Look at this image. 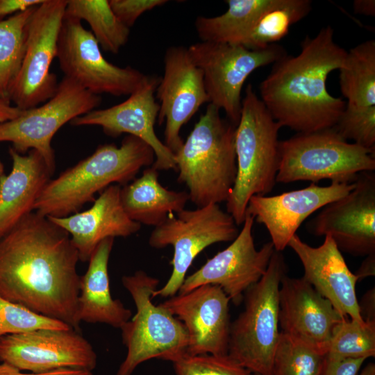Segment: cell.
<instances>
[{"mask_svg":"<svg viewBox=\"0 0 375 375\" xmlns=\"http://www.w3.org/2000/svg\"><path fill=\"white\" fill-rule=\"evenodd\" d=\"M56 58L64 76L97 95H130L147 76L130 66L121 67L108 62L91 31L79 19L66 16L58 40Z\"/></svg>","mask_w":375,"mask_h":375,"instance_id":"13","label":"cell"},{"mask_svg":"<svg viewBox=\"0 0 375 375\" xmlns=\"http://www.w3.org/2000/svg\"><path fill=\"white\" fill-rule=\"evenodd\" d=\"M121 186L111 185L101 192L92 206L66 217H48L70 235L79 260L88 262L97 245L108 238H127L138 232L141 224L125 212L120 199Z\"/></svg>","mask_w":375,"mask_h":375,"instance_id":"23","label":"cell"},{"mask_svg":"<svg viewBox=\"0 0 375 375\" xmlns=\"http://www.w3.org/2000/svg\"><path fill=\"white\" fill-rule=\"evenodd\" d=\"M44 0H0V21L10 15L23 12L30 8L39 6Z\"/></svg>","mask_w":375,"mask_h":375,"instance_id":"39","label":"cell"},{"mask_svg":"<svg viewBox=\"0 0 375 375\" xmlns=\"http://www.w3.org/2000/svg\"><path fill=\"white\" fill-rule=\"evenodd\" d=\"M276 181L288 183L322 179L353 183L360 173L375 169V151L341 137L335 128L298 133L279 141Z\"/></svg>","mask_w":375,"mask_h":375,"instance_id":"8","label":"cell"},{"mask_svg":"<svg viewBox=\"0 0 375 375\" xmlns=\"http://www.w3.org/2000/svg\"><path fill=\"white\" fill-rule=\"evenodd\" d=\"M374 255L367 256V259L362 264L358 273L356 274L360 278L361 276L374 275Z\"/></svg>","mask_w":375,"mask_h":375,"instance_id":"43","label":"cell"},{"mask_svg":"<svg viewBox=\"0 0 375 375\" xmlns=\"http://www.w3.org/2000/svg\"><path fill=\"white\" fill-rule=\"evenodd\" d=\"M235 133L237 174L226 201V212L243 224L250 198L274 188L279 167L278 131L274 119L251 84L245 88Z\"/></svg>","mask_w":375,"mask_h":375,"instance_id":"5","label":"cell"},{"mask_svg":"<svg viewBox=\"0 0 375 375\" xmlns=\"http://www.w3.org/2000/svg\"><path fill=\"white\" fill-rule=\"evenodd\" d=\"M253 222V217L246 213L242 228L232 243L185 277L178 294L203 285H216L235 306L240 305L245 292L266 272L275 251L271 241L259 250L256 249L252 235Z\"/></svg>","mask_w":375,"mask_h":375,"instance_id":"16","label":"cell"},{"mask_svg":"<svg viewBox=\"0 0 375 375\" xmlns=\"http://www.w3.org/2000/svg\"><path fill=\"white\" fill-rule=\"evenodd\" d=\"M290 247L299 257L303 278L342 315L364 322L356 297L358 276L349 269L333 239L325 235L324 242L313 247L295 234Z\"/></svg>","mask_w":375,"mask_h":375,"instance_id":"22","label":"cell"},{"mask_svg":"<svg viewBox=\"0 0 375 375\" xmlns=\"http://www.w3.org/2000/svg\"><path fill=\"white\" fill-rule=\"evenodd\" d=\"M227 10L216 17H198L194 23L201 42L242 44L257 20L274 0H228Z\"/></svg>","mask_w":375,"mask_h":375,"instance_id":"27","label":"cell"},{"mask_svg":"<svg viewBox=\"0 0 375 375\" xmlns=\"http://www.w3.org/2000/svg\"><path fill=\"white\" fill-rule=\"evenodd\" d=\"M230 299L216 285H203L160 303L184 324L187 354L228 355Z\"/></svg>","mask_w":375,"mask_h":375,"instance_id":"19","label":"cell"},{"mask_svg":"<svg viewBox=\"0 0 375 375\" xmlns=\"http://www.w3.org/2000/svg\"><path fill=\"white\" fill-rule=\"evenodd\" d=\"M342 315L303 277L285 274L279 288V324L282 333L317 348H325Z\"/></svg>","mask_w":375,"mask_h":375,"instance_id":"21","label":"cell"},{"mask_svg":"<svg viewBox=\"0 0 375 375\" xmlns=\"http://www.w3.org/2000/svg\"><path fill=\"white\" fill-rule=\"evenodd\" d=\"M325 353L280 331L271 375H320Z\"/></svg>","mask_w":375,"mask_h":375,"instance_id":"33","label":"cell"},{"mask_svg":"<svg viewBox=\"0 0 375 375\" xmlns=\"http://www.w3.org/2000/svg\"><path fill=\"white\" fill-rule=\"evenodd\" d=\"M254 375H258V374H254Z\"/></svg>","mask_w":375,"mask_h":375,"instance_id":"46","label":"cell"},{"mask_svg":"<svg viewBox=\"0 0 375 375\" xmlns=\"http://www.w3.org/2000/svg\"><path fill=\"white\" fill-rule=\"evenodd\" d=\"M160 78L147 75L140 85L123 102L103 109H94L72 120L71 125L98 126L113 138L123 133L137 137L153 149V168L157 171L176 169L174 153L158 138L154 129L160 109L154 94Z\"/></svg>","mask_w":375,"mask_h":375,"instance_id":"18","label":"cell"},{"mask_svg":"<svg viewBox=\"0 0 375 375\" xmlns=\"http://www.w3.org/2000/svg\"><path fill=\"white\" fill-rule=\"evenodd\" d=\"M353 8L357 14L371 17L375 15L374 0H356L353 3Z\"/></svg>","mask_w":375,"mask_h":375,"instance_id":"42","label":"cell"},{"mask_svg":"<svg viewBox=\"0 0 375 375\" xmlns=\"http://www.w3.org/2000/svg\"><path fill=\"white\" fill-rule=\"evenodd\" d=\"M69 328L71 327L59 320L38 314L0 297V338L40 328Z\"/></svg>","mask_w":375,"mask_h":375,"instance_id":"34","label":"cell"},{"mask_svg":"<svg viewBox=\"0 0 375 375\" xmlns=\"http://www.w3.org/2000/svg\"><path fill=\"white\" fill-rule=\"evenodd\" d=\"M236 126L208 103L178 151L174 154L178 182L188 189L197 208L226 201L237 174Z\"/></svg>","mask_w":375,"mask_h":375,"instance_id":"4","label":"cell"},{"mask_svg":"<svg viewBox=\"0 0 375 375\" xmlns=\"http://www.w3.org/2000/svg\"><path fill=\"white\" fill-rule=\"evenodd\" d=\"M155 154L141 139L127 135L121 145L99 146L89 156L51 179L38 198L34 210L61 217L78 212L95 194L113 183L125 185L143 167H151Z\"/></svg>","mask_w":375,"mask_h":375,"instance_id":"3","label":"cell"},{"mask_svg":"<svg viewBox=\"0 0 375 375\" xmlns=\"http://www.w3.org/2000/svg\"><path fill=\"white\" fill-rule=\"evenodd\" d=\"M333 128L346 140L375 151V106L355 108L346 105Z\"/></svg>","mask_w":375,"mask_h":375,"instance_id":"35","label":"cell"},{"mask_svg":"<svg viewBox=\"0 0 375 375\" xmlns=\"http://www.w3.org/2000/svg\"><path fill=\"white\" fill-rule=\"evenodd\" d=\"M311 10L310 0H274L242 45L251 50H260L276 44L288 34L292 25L306 17Z\"/></svg>","mask_w":375,"mask_h":375,"instance_id":"30","label":"cell"},{"mask_svg":"<svg viewBox=\"0 0 375 375\" xmlns=\"http://www.w3.org/2000/svg\"><path fill=\"white\" fill-rule=\"evenodd\" d=\"M65 16L87 22L106 51L117 54L128 40L130 28L117 19L108 0H67Z\"/></svg>","mask_w":375,"mask_h":375,"instance_id":"29","label":"cell"},{"mask_svg":"<svg viewBox=\"0 0 375 375\" xmlns=\"http://www.w3.org/2000/svg\"><path fill=\"white\" fill-rule=\"evenodd\" d=\"M359 375H375V365L369 363L362 371Z\"/></svg>","mask_w":375,"mask_h":375,"instance_id":"44","label":"cell"},{"mask_svg":"<svg viewBox=\"0 0 375 375\" xmlns=\"http://www.w3.org/2000/svg\"><path fill=\"white\" fill-rule=\"evenodd\" d=\"M113 238L102 240L92 253L85 273L81 276L77 317L80 322L101 323L121 328L131 317V311L112 297L108 262Z\"/></svg>","mask_w":375,"mask_h":375,"instance_id":"25","label":"cell"},{"mask_svg":"<svg viewBox=\"0 0 375 375\" xmlns=\"http://www.w3.org/2000/svg\"><path fill=\"white\" fill-rule=\"evenodd\" d=\"M365 358H338L325 355L320 375H359Z\"/></svg>","mask_w":375,"mask_h":375,"instance_id":"38","label":"cell"},{"mask_svg":"<svg viewBox=\"0 0 375 375\" xmlns=\"http://www.w3.org/2000/svg\"><path fill=\"white\" fill-rule=\"evenodd\" d=\"M100 95L93 94L64 76L55 94L40 106L22 110L15 118L0 123V142H9L17 152L34 149L53 174L56 168L51 140L66 123L97 109Z\"/></svg>","mask_w":375,"mask_h":375,"instance_id":"11","label":"cell"},{"mask_svg":"<svg viewBox=\"0 0 375 375\" xmlns=\"http://www.w3.org/2000/svg\"><path fill=\"white\" fill-rule=\"evenodd\" d=\"M347 53L328 25L312 38L306 35L297 56L273 63L259 85L260 99L281 127L310 133L335 126L347 103L328 92L326 80Z\"/></svg>","mask_w":375,"mask_h":375,"instance_id":"2","label":"cell"},{"mask_svg":"<svg viewBox=\"0 0 375 375\" xmlns=\"http://www.w3.org/2000/svg\"><path fill=\"white\" fill-rule=\"evenodd\" d=\"M172 363L176 375H254L228 355L185 354Z\"/></svg>","mask_w":375,"mask_h":375,"instance_id":"36","label":"cell"},{"mask_svg":"<svg viewBox=\"0 0 375 375\" xmlns=\"http://www.w3.org/2000/svg\"><path fill=\"white\" fill-rule=\"evenodd\" d=\"M0 375H94L92 372L80 369H62L51 372L35 374L22 372L17 368L3 362H0Z\"/></svg>","mask_w":375,"mask_h":375,"instance_id":"40","label":"cell"},{"mask_svg":"<svg viewBox=\"0 0 375 375\" xmlns=\"http://www.w3.org/2000/svg\"><path fill=\"white\" fill-rule=\"evenodd\" d=\"M164 72L156 89L158 123H165L164 144L174 154L183 144L180 131L205 103H209L201 70L188 47L171 46L164 55Z\"/></svg>","mask_w":375,"mask_h":375,"instance_id":"17","label":"cell"},{"mask_svg":"<svg viewBox=\"0 0 375 375\" xmlns=\"http://www.w3.org/2000/svg\"><path fill=\"white\" fill-rule=\"evenodd\" d=\"M10 172L0 177V239L34 210L35 203L53 175L42 156L9 149Z\"/></svg>","mask_w":375,"mask_h":375,"instance_id":"24","label":"cell"},{"mask_svg":"<svg viewBox=\"0 0 375 375\" xmlns=\"http://www.w3.org/2000/svg\"><path fill=\"white\" fill-rule=\"evenodd\" d=\"M117 19L128 28L132 27L145 12L168 2L167 0H108Z\"/></svg>","mask_w":375,"mask_h":375,"instance_id":"37","label":"cell"},{"mask_svg":"<svg viewBox=\"0 0 375 375\" xmlns=\"http://www.w3.org/2000/svg\"><path fill=\"white\" fill-rule=\"evenodd\" d=\"M122 283L133 298L136 312L120 328L127 353L116 375H132L138 365L152 358L173 362L187 354L184 324L160 304L152 303L158 279L138 270L123 276Z\"/></svg>","mask_w":375,"mask_h":375,"instance_id":"6","label":"cell"},{"mask_svg":"<svg viewBox=\"0 0 375 375\" xmlns=\"http://www.w3.org/2000/svg\"><path fill=\"white\" fill-rule=\"evenodd\" d=\"M354 186V182H331L328 186L312 183L305 188L278 195H254L248 202L246 213L265 226L274 249L281 252L307 217L345 196Z\"/></svg>","mask_w":375,"mask_h":375,"instance_id":"20","label":"cell"},{"mask_svg":"<svg viewBox=\"0 0 375 375\" xmlns=\"http://www.w3.org/2000/svg\"><path fill=\"white\" fill-rule=\"evenodd\" d=\"M37 6L0 21V99L8 102L24 56L28 24Z\"/></svg>","mask_w":375,"mask_h":375,"instance_id":"31","label":"cell"},{"mask_svg":"<svg viewBox=\"0 0 375 375\" xmlns=\"http://www.w3.org/2000/svg\"><path fill=\"white\" fill-rule=\"evenodd\" d=\"M70 235L33 211L0 239V297L81 332V276Z\"/></svg>","mask_w":375,"mask_h":375,"instance_id":"1","label":"cell"},{"mask_svg":"<svg viewBox=\"0 0 375 375\" xmlns=\"http://www.w3.org/2000/svg\"><path fill=\"white\" fill-rule=\"evenodd\" d=\"M0 362L35 374L62 369L92 372L97 356L74 328H40L0 338Z\"/></svg>","mask_w":375,"mask_h":375,"instance_id":"14","label":"cell"},{"mask_svg":"<svg viewBox=\"0 0 375 375\" xmlns=\"http://www.w3.org/2000/svg\"><path fill=\"white\" fill-rule=\"evenodd\" d=\"M238 233L234 219L219 204L184 209L170 215L154 227L149 238V244L153 248L162 249L169 245L174 248L170 262L172 274L165 285L157 289L152 297L176 295L194 260L203 249L217 242H232Z\"/></svg>","mask_w":375,"mask_h":375,"instance_id":"9","label":"cell"},{"mask_svg":"<svg viewBox=\"0 0 375 375\" xmlns=\"http://www.w3.org/2000/svg\"><path fill=\"white\" fill-rule=\"evenodd\" d=\"M339 83L347 106H375V40L361 42L347 51L338 69Z\"/></svg>","mask_w":375,"mask_h":375,"instance_id":"28","label":"cell"},{"mask_svg":"<svg viewBox=\"0 0 375 375\" xmlns=\"http://www.w3.org/2000/svg\"><path fill=\"white\" fill-rule=\"evenodd\" d=\"M67 0H44L28 24L25 53L9 92L21 110L39 106L56 92L58 83L50 66L56 58L58 40Z\"/></svg>","mask_w":375,"mask_h":375,"instance_id":"12","label":"cell"},{"mask_svg":"<svg viewBox=\"0 0 375 375\" xmlns=\"http://www.w3.org/2000/svg\"><path fill=\"white\" fill-rule=\"evenodd\" d=\"M325 355L338 358L375 356V320L359 322L349 317L335 328Z\"/></svg>","mask_w":375,"mask_h":375,"instance_id":"32","label":"cell"},{"mask_svg":"<svg viewBox=\"0 0 375 375\" xmlns=\"http://www.w3.org/2000/svg\"><path fill=\"white\" fill-rule=\"evenodd\" d=\"M345 196L322 208L307 224L310 233L328 235L341 251L356 256L375 254V174H358Z\"/></svg>","mask_w":375,"mask_h":375,"instance_id":"15","label":"cell"},{"mask_svg":"<svg viewBox=\"0 0 375 375\" xmlns=\"http://www.w3.org/2000/svg\"><path fill=\"white\" fill-rule=\"evenodd\" d=\"M4 167L3 163L0 161V177L4 174Z\"/></svg>","mask_w":375,"mask_h":375,"instance_id":"45","label":"cell"},{"mask_svg":"<svg viewBox=\"0 0 375 375\" xmlns=\"http://www.w3.org/2000/svg\"><path fill=\"white\" fill-rule=\"evenodd\" d=\"M286 266L274 251L265 274L244 293V309L231 323L228 355L254 374L271 375L279 340V288Z\"/></svg>","mask_w":375,"mask_h":375,"instance_id":"7","label":"cell"},{"mask_svg":"<svg viewBox=\"0 0 375 375\" xmlns=\"http://www.w3.org/2000/svg\"><path fill=\"white\" fill-rule=\"evenodd\" d=\"M188 49L203 73L209 103L222 109L235 126L240 119L241 94L247 77L258 68L273 64L288 54L278 44L251 50L241 44L201 41Z\"/></svg>","mask_w":375,"mask_h":375,"instance_id":"10","label":"cell"},{"mask_svg":"<svg viewBox=\"0 0 375 375\" xmlns=\"http://www.w3.org/2000/svg\"><path fill=\"white\" fill-rule=\"evenodd\" d=\"M120 199L132 220L156 227L170 215L184 210L190 196L186 191L163 187L158 181V171L149 167L140 177L121 187Z\"/></svg>","mask_w":375,"mask_h":375,"instance_id":"26","label":"cell"},{"mask_svg":"<svg viewBox=\"0 0 375 375\" xmlns=\"http://www.w3.org/2000/svg\"><path fill=\"white\" fill-rule=\"evenodd\" d=\"M22 110L8 101L0 99V123L17 117Z\"/></svg>","mask_w":375,"mask_h":375,"instance_id":"41","label":"cell"}]
</instances>
